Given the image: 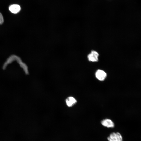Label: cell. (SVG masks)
<instances>
[{
    "label": "cell",
    "instance_id": "2",
    "mask_svg": "<svg viewBox=\"0 0 141 141\" xmlns=\"http://www.w3.org/2000/svg\"><path fill=\"white\" fill-rule=\"evenodd\" d=\"M101 124L104 126L108 128H113L115 127V124L110 119H106L102 120Z\"/></svg>",
    "mask_w": 141,
    "mask_h": 141
},
{
    "label": "cell",
    "instance_id": "7",
    "mask_svg": "<svg viewBox=\"0 0 141 141\" xmlns=\"http://www.w3.org/2000/svg\"><path fill=\"white\" fill-rule=\"evenodd\" d=\"M4 22V19L2 14L0 13V24H2Z\"/></svg>",
    "mask_w": 141,
    "mask_h": 141
},
{
    "label": "cell",
    "instance_id": "3",
    "mask_svg": "<svg viewBox=\"0 0 141 141\" xmlns=\"http://www.w3.org/2000/svg\"><path fill=\"white\" fill-rule=\"evenodd\" d=\"M99 54L96 51L94 50L91 51L88 55V60L92 62H97L98 60Z\"/></svg>",
    "mask_w": 141,
    "mask_h": 141
},
{
    "label": "cell",
    "instance_id": "1",
    "mask_svg": "<svg viewBox=\"0 0 141 141\" xmlns=\"http://www.w3.org/2000/svg\"><path fill=\"white\" fill-rule=\"evenodd\" d=\"M108 141H123L122 137L119 133L113 132L107 137Z\"/></svg>",
    "mask_w": 141,
    "mask_h": 141
},
{
    "label": "cell",
    "instance_id": "4",
    "mask_svg": "<svg viewBox=\"0 0 141 141\" xmlns=\"http://www.w3.org/2000/svg\"><path fill=\"white\" fill-rule=\"evenodd\" d=\"M95 76L98 80L103 81L104 80L107 76V74L104 71L99 69L96 72Z\"/></svg>",
    "mask_w": 141,
    "mask_h": 141
},
{
    "label": "cell",
    "instance_id": "5",
    "mask_svg": "<svg viewBox=\"0 0 141 141\" xmlns=\"http://www.w3.org/2000/svg\"><path fill=\"white\" fill-rule=\"evenodd\" d=\"M66 102L68 106L71 107L75 104L77 102V101L73 97H69L66 99Z\"/></svg>",
    "mask_w": 141,
    "mask_h": 141
},
{
    "label": "cell",
    "instance_id": "6",
    "mask_svg": "<svg viewBox=\"0 0 141 141\" xmlns=\"http://www.w3.org/2000/svg\"><path fill=\"white\" fill-rule=\"evenodd\" d=\"M9 10L12 13H17L20 10V6L17 4H13L10 6L9 8Z\"/></svg>",
    "mask_w": 141,
    "mask_h": 141
}]
</instances>
